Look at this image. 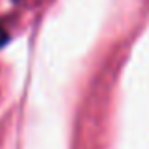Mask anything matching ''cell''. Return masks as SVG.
Instances as JSON below:
<instances>
[{
  "label": "cell",
  "mask_w": 149,
  "mask_h": 149,
  "mask_svg": "<svg viewBox=\"0 0 149 149\" xmlns=\"http://www.w3.org/2000/svg\"><path fill=\"white\" fill-rule=\"evenodd\" d=\"M8 40H10V32H8V30L4 29L2 25H0V49H2L4 45L8 44Z\"/></svg>",
  "instance_id": "1"
}]
</instances>
